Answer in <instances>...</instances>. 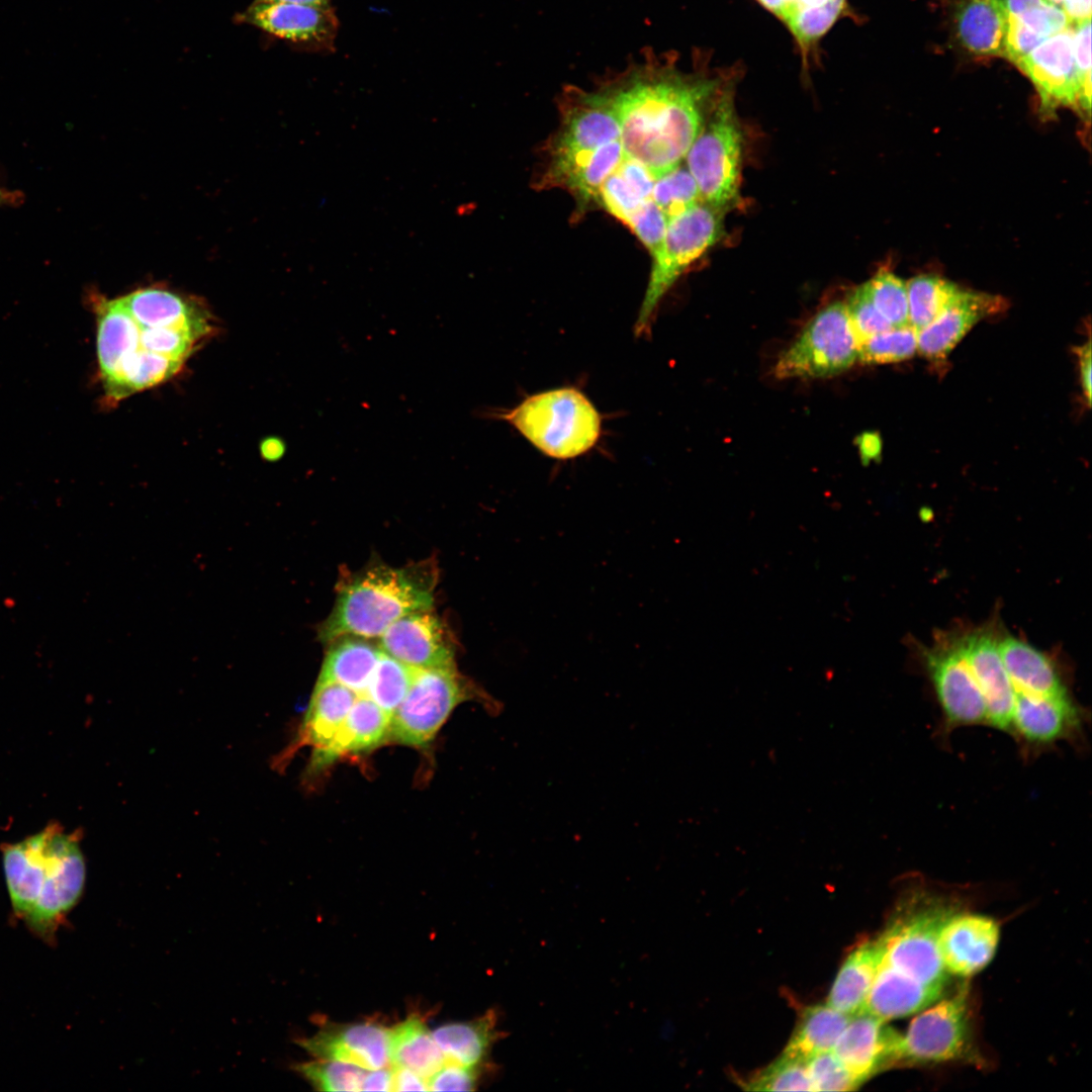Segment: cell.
I'll use <instances>...</instances> for the list:
<instances>
[{
  "label": "cell",
  "mask_w": 1092,
  "mask_h": 1092,
  "mask_svg": "<svg viewBox=\"0 0 1092 1092\" xmlns=\"http://www.w3.org/2000/svg\"><path fill=\"white\" fill-rule=\"evenodd\" d=\"M878 937L883 962L926 984L944 985L947 980L938 935L951 916L954 904L925 888L914 889Z\"/></svg>",
  "instance_id": "cell-6"
},
{
  "label": "cell",
  "mask_w": 1092,
  "mask_h": 1092,
  "mask_svg": "<svg viewBox=\"0 0 1092 1092\" xmlns=\"http://www.w3.org/2000/svg\"><path fill=\"white\" fill-rule=\"evenodd\" d=\"M958 642L984 697L988 726L1008 732L1015 691L1003 664L998 641L987 631H977Z\"/></svg>",
  "instance_id": "cell-22"
},
{
  "label": "cell",
  "mask_w": 1092,
  "mask_h": 1092,
  "mask_svg": "<svg viewBox=\"0 0 1092 1092\" xmlns=\"http://www.w3.org/2000/svg\"><path fill=\"white\" fill-rule=\"evenodd\" d=\"M1000 2L1006 13V16H1015L1021 14L1028 9L1044 3L1043 0H1000Z\"/></svg>",
  "instance_id": "cell-55"
},
{
  "label": "cell",
  "mask_w": 1092,
  "mask_h": 1092,
  "mask_svg": "<svg viewBox=\"0 0 1092 1092\" xmlns=\"http://www.w3.org/2000/svg\"><path fill=\"white\" fill-rule=\"evenodd\" d=\"M391 716L367 696H358L331 742L313 751L315 770L351 752L370 750L388 738Z\"/></svg>",
  "instance_id": "cell-25"
},
{
  "label": "cell",
  "mask_w": 1092,
  "mask_h": 1092,
  "mask_svg": "<svg viewBox=\"0 0 1092 1092\" xmlns=\"http://www.w3.org/2000/svg\"><path fill=\"white\" fill-rule=\"evenodd\" d=\"M909 326L917 332L929 325L960 290L940 276L918 275L906 282Z\"/></svg>",
  "instance_id": "cell-35"
},
{
  "label": "cell",
  "mask_w": 1092,
  "mask_h": 1092,
  "mask_svg": "<svg viewBox=\"0 0 1092 1092\" xmlns=\"http://www.w3.org/2000/svg\"><path fill=\"white\" fill-rule=\"evenodd\" d=\"M318 1091H361L367 1070L358 1066L328 1059H315L294 1067Z\"/></svg>",
  "instance_id": "cell-41"
},
{
  "label": "cell",
  "mask_w": 1092,
  "mask_h": 1092,
  "mask_svg": "<svg viewBox=\"0 0 1092 1092\" xmlns=\"http://www.w3.org/2000/svg\"><path fill=\"white\" fill-rule=\"evenodd\" d=\"M484 1069L466 1067L446 1062L428 1080L430 1091L475 1090Z\"/></svg>",
  "instance_id": "cell-48"
},
{
  "label": "cell",
  "mask_w": 1092,
  "mask_h": 1092,
  "mask_svg": "<svg viewBox=\"0 0 1092 1092\" xmlns=\"http://www.w3.org/2000/svg\"><path fill=\"white\" fill-rule=\"evenodd\" d=\"M924 665L940 710V737L961 727L988 726L984 697L958 641L927 650Z\"/></svg>",
  "instance_id": "cell-12"
},
{
  "label": "cell",
  "mask_w": 1092,
  "mask_h": 1092,
  "mask_svg": "<svg viewBox=\"0 0 1092 1092\" xmlns=\"http://www.w3.org/2000/svg\"><path fill=\"white\" fill-rule=\"evenodd\" d=\"M22 201V194L0 186V206H15Z\"/></svg>",
  "instance_id": "cell-56"
},
{
  "label": "cell",
  "mask_w": 1092,
  "mask_h": 1092,
  "mask_svg": "<svg viewBox=\"0 0 1092 1092\" xmlns=\"http://www.w3.org/2000/svg\"><path fill=\"white\" fill-rule=\"evenodd\" d=\"M470 690L455 666L418 669L391 716L388 738L403 745L428 744L455 707L470 698Z\"/></svg>",
  "instance_id": "cell-11"
},
{
  "label": "cell",
  "mask_w": 1092,
  "mask_h": 1092,
  "mask_svg": "<svg viewBox=\"0 0 1092 1092\" xmlns=\"http://www.w3.org/2000/svg\"><path fill=\"white\" fill-rule=\"evenodd\" d=\"M265 2H283L309 6H329L330 0H257Z\"/></svg>",
  "instance_id": "cell-57"
},
{
  "label": "cell",
  "mask_w": 1092,
  "mask_h": 1092,
  "mask_svg": "<svg viewBox=\"0 0 1092 1092\" xmlns=\"http://www.w3.org/2000/svg\"><path fill=\"white\" fill-rule=\"evenodd\" d=\"M318 680L341 684L359 696L368 688L372 672L382 650L358 636H341L331 641Z\"/></svg>",
  "instance_id": "cell-32"
},
{
  "label": "cell",
  "mask_w": 1092,
  "mask_h": 1092,
  "mask_svg": "<svg viewBox=\"0 0 1092 1092\" xmlns=\"http://www.w3.org/2000/svg\"><path fill=\"white\" fill-rule=\"evenodd\" d=\"M559 111L560 125L548 146L546 169L581 163L602 146L620 140L617 117L599 85L590 91L566 87Z\"/></svg>",
  "instance_id": "cell-10"
},
{
  "label": "cell",
  "mask_w": 1092,
  "mask_h": 1092,
  "mask_svg": "<svg viewBox=\"0 0 1092 1092\" xmlns=\"http://www.w3.org/2000/svg\"><path fill=\"white\" fill-rule=\"evenodd\" d=\"M883 957L878 938L857 945L844 960L826 1004L848 1015L861 1011Z\"/></svg>",
  "instance_id": "cell-31"
},
{
  "label": "cell",
  "mask_w": 1092,
  "mask_h": 1092,
  "mask_svg": "<svg viewBox=\"0 0 1092 1092\" xmlns=\"http://www.w3.org/2000/svg\"><path fill=\"white\" fill-rule=\"evenodd\" d=\"M998 649L1015 694L1046 698L1071 696L1055 664L1039 650L1014 637L998 641Z\"/></svg>",
  "instance_id": "cell-26"
},
{
  "label": "cell",
  "mask_w": 1092,
  "mask_h": 1092,
  "mask_svg": "<svg viewBox=\"0 0 1092 1092\" xmlns=\"http://www.w3.org/2000/svg\"><path fill=\"white\" fill-rule=\"evenodd\" d=\"M1079 358L1080 380L1087 405L1091 403V345L1090 341L1076 349Z\"/></svg>",
  "instance_id": "cell-54"
},
{
  "label": "cell",
  "mask_w": 1092,
  "mask_h": 1092,
  "mask_svg": "<svg viewBox=\"0 0 1092 1092\" xmlns=\"http://www.w3.org/2000/svg\"><path fill=\"white\" fill-rule=\"evenodd\" d=\"M899 1035L886 1021L861 1010L851 1015L832 1052L861 1085L882 1070L896 1066Z\"/></svg>",
  "instance_id": "cell-20"
},
{
  "label": "cell",
  "mask_w": 1092,
  "mask_h": 1092,
  "mask_svg": "<svg viewBox=\"0 0 1092 1092\" xmlns=\"http://www.w3.org/2000/svg\"><path fill=\"white\" fill-rule=\"evenodd\" d=\"M968 988L934 1002L919 1013L900 1034L896 1066L940 1064L977 1060L972 1041Z\"/></svg>",
  "instance_id": "cell-9"
},
{
  "label": "cell",
  "mask_w": 1092,
  "mask_h": 1092,
  "mask_svg": "<svg viewBox=\"0 0 1092 1092\" xmlns=\"http://www.w3.org/2000/svg\"><path fill=\"white\" fill-rule=\"evenodd\" d=\"M859 342L845 301L822 307L796 340L779 356L774 367L778 379L829 378L849 369L858 359Z\"/></svg>",
  "instance_id": "cell-8"
},
{
  "label": "cell",
  "mask_w": 1092,
  "mask_h": 1092,
  "mask_svg": "<svg viewBox=\"0 0 1092 1092\" xmlns=\"http://www.w3.org/2000/svg\"><path fill=\"white\" fill-rule=\"evenodd\" d=\"M1087 712L1072 696L1015 694L1008 732L1027 759L1060 741L1082 744Z\"/></svg>",
  "instance_id": "cell-13"
},
{
  "label": "cell",
  "mask_w": 1092,
  "mask_h": 1092,
  "mask_svg": "<svg viewBox=\"0 0 1092 1092\" xmlns=\"http://www.w3.org/2000/svg\"><path fill=\"white\" fill-rule=\"evenodd\" d=\"M298 1044L314 1059L349 1063L365 1070L390 1066L389 1028L375 1022L322 1026Z\"/></svg>",
  "instance_id": "cell-18"
},
{
  "label": "cell",
  "mask_w": 1092,
  "mask_h": 1092,
  "mask_svg": "<svg viewBox=\"0 0 1092 1092\" xmlns=\"http://www.w3.org/2000/svg\"><path fill=\"white\" fill-rule=\"evenodd\" d=\"M953 16L964 49L981 57L1004 56L1007 16L1000 0H957Z\"/></svg>",
  "instance_id": "cell-28"
},
{
  "label": "cell",
  "mask_w": 1092,
  "mask_h": 1092,
  "mask_svg": "<svg viewBox=\"0 0 1092 1092\" xmlns=\"http://www.w3.org/2000/svg\"><path fill=\"white\" fill-rule=\"evenodd\" d=\"M737 86L719 97L684 160L702 201L725 213L740 199L743 135L736 110Z\"/></svg>",
  "instance_id": "cell-5"
},
{
  "label": "cell",
  "mask_w": 1092,
  "mask_h": 1092,
  "mask_svg": "<svg viewBox=\"0 0 1092 1092\" xmlns=\"http://www.w3.org/2000/svg\"><path fill=\"white\" fill-rule=\"evenodd\" d=\"M496 417L540 452L559 460L586 453L601 436L599 412L581 391L572 387L536 393Z\"/></svg>",
  "instance_id": "cell-4"
},
{
  "label": "cell",
  "mask_w": 1092,
  "mask_h": 1092,
  "mask_svg": "<svg viewBox=\"0 0 1092 1092\" xmlns=\"http://www.w3.org/2000/svg\"><path fill=\"white\" fill-rule=\"evenodd\" d=\"M918 332L911 326L892 328L859 344L858 360L866 364L895 363L917 351Z\"/></svg>",
  "instance_id": "cell-42"
},
{
  "label": "cell",
  "mask_w": 1092,
  "mask_h": 1092,
  "mask_svg": "<svg viewBox=\"0 0 1092 1092\" xmlns=\"http://www.w3.org/2000/svg\"><path fill=\"white\" fill-rule=\"evenodd\" d=\"M418 669L382 651L363 696L392 716L406 696Z\"/></svg>",
  "instance_id": "cell-37"
},
{
  "label": "cell",
  "mask_w": 1092,
  "mask_h": 1092,
  "mask_svg": "<svg viewBox=\"0 0 1092 1092\" xmlns=\"http://www.w3.org/2000/svg\"><path fill=\"white\" fill-rule=\"evenodd\" d=\"M81 832L57 821L15 843L1 844L2 864L14 915L47 942L78 904L86 882Z\"/></svg>",
  "instance_id": "cell-2"
},
{
  "label": "cell",
  "mask_w": 1092,
  "mask_h": 1092,
  "mask_svg": "<svg viewBox=\"0 0 1092 1092\" xmlns=\"http://www.w3.org/2000/svg\"><path fill=\"white\" fill-rule=\"evenodd\" d=\"M645 201L647 200L640 197L617 170L602 185L598 200L607 211L625 224Z\"/></svg>",
  "instance_id": "cell-46"
},
{
  "label": "cell",
  "mask_w": 1092,
  "mask_h": 1092,
  "mask_svg": "<svg viewBox=\"0 0 1092 1092\" xmlns=\"http://www.w3.org/2000/svg\"><path fill=\"white\" fill-rule=\"evenodd\" d=\"M845 303L852 329L859 344L877 334L892 329L890 324L874 306L864 283L849 293Z\"/></svg>",
  "instance_id": "cell-45"
},
{
  "label": "cell",
  "mask_w": 1092,
  "mask_h": 1092,
  "mask_svg": "<svg viewBox=\"0 0 1092 1092\" xmlns=\"http://www.w3.org/2000/svg\"><path fill=\"white\" fill-rule=\"evenodd\" d=\"M813 1091H851L860 1085L832 1052L808 1060Z\"/></svg>",
  "instance_id": "cell-43"
},
{
  "label": "cell",
  "mask_w": 1092,
  "mask_h": 1092,
  "mask_svg": "<svg viewBox=\"0 0 1092 1092\" xmlns=\"http://www.w3.org/2000/svg\"><path fill=\"white\" fill-rule=\"evenodd\" d=\"M198 341H200L198 338L183 331L140 326L142 348L182 363L191 354Z\"/></svg>",
  "instance_id": "cell-44"
},
{
  "label": "cell",
  "mask_w": 1092,
  "mask_h": 1092,
  "mask_svg": "<svg viewBox=\"0 0 1092 1092\" xmlns=\"http://www.w3.org/2000/svg\"><path fill=\"white\" fill-rule=\"evenodd\" d=\"M999 296L960 289L942 311L917 335V351L931 361L944 360L981 320L1002 311Z\"/></svg>",
  "instance_id": "cell-21"
},
{
  "label": "cell",
  "mask_w": 1092,
  "mask_h": 1092,
  "mask_svg": "<svg viewBox=\"0 0 1092 1092\" xmlns=\"http://www.w3.org/2000/svg\"><path fill=\"white\" fill-rule=\"evenodd\" d=\"M238 19L307 49H332L339 22L330 6L255 0Z\"/></svg>",
  "instance_id": "cell-14"
},
{
  "label": "cell",
  "mask_w": 1092,
  "mask_h": 1092,
  "mask_svg": "<svg viewBox=\"0 0 1092 1092\" xmlns=\"http://www.w3.org/2000/svg\"><path fill=\"white\" fill-rule=\"evenodd\" d=\"M742 1084L752 1091H813L808 1061L785 1054Z\"/></svg>",
  "instance_id": "cell-39"
},
{
  "label": "cell",
  "mask_w": 1092,
  "mask_h": 1092,
  "mask_svg": "<svg viewBox=\"0 0 1092 1092\" xmlns=\"http://www.w3.org/2000/svg\"><path fill=\"white\" fill-rule=\"evenodd\" d=\"M617 172L640 197L645 200L651 198L655 178L643 165L625 157Z\"/></svg>",
  "instance_id": "cell-50"
},
{
  "label": "cell",
  "mask_w": 1092,
  "mask_h": 1092,
  "mask_svg": "<svg viewBox=\"0 0 1092 1092\" xmlns=\"http://www.w3.org/2000/svg\"><path fill=\"white\" fill-rule=\"evenodd\" d=\"M725 214L701 201L668 219L663 241L652 256L647 288L634 326L636 337L651 333L663 296L689 267L722 239Z\"/></svg>",
  "instance_id": "cell-7"
},
{
  "label": "cell",
  "mask_w": 1092,
  "mask_h": 1092,
  "mask_svg": "<svg viewBox=\"0 0 1092 1092\" xmlns=\"http://www.w3.org/2000/svg\"><path fill=\"white\" fill-rule=\"evenodd\" d=\"M1073 50L1082 89L1091 83V19L1073 23Z\"/></svg>",
  "instance_id": "cell-49"
},
{
  "label": "cell",
  "mask_w": 1092,
  "mask_h": 1092,
  "mask_svg": "<svg viewBox=\"0 0 1092 1092\" xmlns=\"http://www.w3.org/2000/svg\"><path fill=\"white\" fill-rule=\"evenodd\" d=\"M380 649L419 669L454 667V647L444 625L430 610L407 614L381 635Z\"/></svg>",
  "instance_id": "cell-17"
},
{
  "label": "cell",
  "mask_w": 1092,
  "mask_h": 1092,
  "mask_svg": "<svg viewBox=\"0 0 1092 1092\" xmlns=\"http://www.w3.org/2000/svg\"><path fill=\"white\" fill-rule=\"evenodd\" d=\"M359 695L329 680H318L301 725L297 746L309 745L317 751L328 745L345 721Z\"/></svg>",
  "instance_id": "cell-30"
},
{
  "label": "cell",
  "mask_w": 1092,
  "mask_h": 1092,
  "mask_svg": "<svg viewBox=\"0 0 1092 1092\" xmlns=\"http://www.w3.org/2000/svg\"><path fill=\"white\" fill-rule=\"evenodd\" d=\"M389 1059L390 1066L407 1068L426 1080L446 1063L432 1031L418 1014L389 1028Z\"/></svg>",
  "instance_id": "cell-33"
},
{
  "label": "cell",
  "mask_w": 1092,
  "mask_h": 1092,
  "mask_svg": "<svg viewBox=\"0 0 1092 1092\" xmlns=\"http://www.w3.org/2000/svg\"><path fill=\"white\" fill-rule=\"evenodd\" d=\"M999 938L1000 927L993 918L954 912L938 935V949L945 971L962 978L981 972L994 958Z\"/></svg>",
  "instance_id": "cell-19"
},
{
  "label": "cell",
  "mask_w": 1092,
  "mask_h": 1092,
  "mask_svg": "<svg viewBox=\"0 0 1092 1092\" xmlns=\"http://www.w3.org/2000/svg\"><path fill=\"white\" fill-rule=\"evenodd\" d=\"M787 28L801 61L802 75L809 77L820 65L821 41L843 18L858 16L848 0H753Z\"/></svg>",
  "instance_id": "cell-15"
},
{
  "label": "cell",
  "mask_w": 1092,
  "mask_h": 1092,
  "mask_svg": "<svg viewBox=\"0 0 1092 1092\" xmlns=\"http://www.w3.org/2000/svg\"><path fill=\"white\" fill-rule=\"evenodd\" d=\"M1061 9L1072 23L1091 19V0H1043Z\"/></svg>",
  "instance_id": "cell-52"
},
{
  "label": "cell",
  "mask_w": 1092,
  "mask_h": 1092,
  "mask_svg": "<svg viewBox=\"0 0 1092 1092\" xmlns=\"http://www.w3.org/2000/svg\"><path fill=\"white\" fill-rule=\"evenodd\" d=\"M392 1070L391 1091H428V1083L425 1078L416 1072L403 1068L390 1066Z\"/></svg>",
  "instance_id": "cell-51"
},
{
  "label": "cell",
  "mask_w": 1092,
  "mask_h": 1092,
  "mask_svg": "<svg viewBox=\"0 0 1092 1092\" xmlns=\"http://www.w3.org/2000/svg\"><path fill=\"white\" fill-rule=\"evenodd\" d=\"M121 299L142 327L179 330L199 340L210 332L202 306L176 292L147 287L128 293Z\"/></svg>",
  "instance_id": "cell-23"
},
{
  "label": "cell",
  "mask_w": 1092,
  "mask_h": 1092,
  "mask_svg": "<svg viewBox=\"0 0 1092 1092\" xmlns=\"http://www.w3.org/2000/svg\"><path fill=\"white\" fill-rule=\"evenodd\" d=\"M1015 65L1033 83L1043 110L1078 108L1081 83L1074 59L1073 24L1046 38Z\"/></svg>",
  "instance_id": "cell-16"
},
{
  "label": "cell",
  "mask_w": 1092,
  "mask_h": 1092,
  "mask_svg": "<svg viewBox=\"0 0 1092 1092\" xmlns=\"http://www.w3.org/2000/svg\"><path fill=\"white\" fill-rule=\"evenodd\" d=\"M97 321V358L102 384L116 372L120 363L139 351L140 326L121 297L95 300Z\"/></svg>",
  "instance_id": "cell-27"
},
{
  "label": "cell",
  "mask_w": 1092,
  "mask_h": 1092,
  "mask_svg": "<svg viewBox=\"0 0 1092 1092\" xmlns=\"http://www.w3.org/2000/svg\"><path fill=\"white\" fill-rule=\"evenodd\" d=\"M667 222L668 219L665 214L650 198L632 215L626 225L631 229L653 256L663 241Z\"/></svg>",
  "instance_id": "cell-47"
},
{
  "label": "cell",
  "mask_w": 1092,
  "mask_h": 1092,
  "mask_svg": "<svg viewBox=\"0 0 1092 1092\" xmlns=\"http://www.w3.org/2000/svg\"><path fill=\"white\" fill-rule=\"evenodd\" d=\"M743 75L742 63L716 66L702 49L689 64L673 51L648 49L598 85L617 117L625 157L656 179L684 162L714 104Z\"/></svg>",
  "instance_id": "cell-1"
},
{
  "label": "cell",
  "mask_w": 1092,
  "mask_h": 1092,
  "mask_svg": "<svg viewBox=\"0 0 1092 1092\" xmlns=\"http://www.w3.org/2000/svg\"><path fill=\"white\" fill-rule=\"evenodd\" d=\"M944 985L920 982L882 962L862 1010L884 1021L922 1011L938 999Z\"/></svg>",
  "instance_id": "cell-24"
},
{
  "label": "cell",
  "mask_w": 1092,
  "mask_h": 1092,
  "mask_svg": "<svg viewBox=\"0 0 1092 1092\" xmlns=\"http://www.w3.org/2000/svg\"><path fill=\"white\" fill-rule=\"evenodd\" d=\"M392 1070L389 1066L367 1070L362 1082L361 1091H391Z\"/></svg>",
  "instance_id": "cell-53"
},
{
  "label": "cell",
  "mask_w": 1092,
  "mask_h": 1092,
  "mask_svg": "<svg viewBox=\"0 0 1092 1092\" xmlns=\"http://www.w3.org/2000/svg\"><path fill=\"white\" fill-rule=\"evenodd\" d=\"M850 1017L828 1004L806 1007L783 1054L808 1061L832 1051Z\"/></svg>",
  "instance_id": "cell-34"
},
{
  "label": "cell",
  "mask_w": 1092,
  "mask_h": 1092,
  "mask_svg": "<svg viewBox=\"0 0 1092 1092\" xmlns=\"http://www.w3.org/2000/svg\"><path fill=\"white\" fill-rule=\"evenodd\" d=\"M432 1034L446 1062L479 1069L487 1068L491 1049L503 1036L494 1010L469 1021L446 1023Z\"/></svg>",
  "instance_id": "cell-29"
},
{
  "label": "cell",
  "mask_w": 1092,
  "mask_h": 1092,
  "mask_svg": "<svg viewBox=\"0 0 1092 1092\" xmlns=\"http://www.w3.org/2000/svg\"><path fill=\"white\" fill-rule=\"evenodd\" d=\"M433 582L415 568L370 567L341 586L318 638L380 637L399 618L432 608Z\"/></svg>",
  "instance_id": "cell-3"
},
{
  "label": "cell",
  "mask_w": 1092,
  "mask_h": 1092,
  "mask_svg": "<svg viewBox=\"0 0 1092 1092\" xmlns=\"http://www.w3.org/2000/svg\"><path fill=\"white\" fill-rule=\"evenodd\" d=\"M651 199L667 219L702 201L697 183L685 162L655 179Z\"/></svg>",
  "instance_id": "cell-38"
},
{
  "label": "cell",
  "mask_w": 1092,
  "mask_h": 1092,
  "mask_svg": "<svg viewBox=\"0 0 1092 1092\" xmlns=\"http://www.w3.org/2000/svg\"><path fill=\"white\" fill-rule=\"evenodd\" d=\"M625 158L621 141H614L599 148L588 162L568 182L565 189L583 209L598 202L602 185Z\"/></svg>",
  "instance_id": "cell-36"
},
{
  "label": "cell",
  "mask_w": 1092,
  "mask_h": 1092,
  "mask_svg": "<svg viewBox=\"0 0 1092 1092\" xmlns=\"http://www.w3.org/2000/svg\"><path fill=\"white\" fill-rule=\"evenodd\" d=\"M864 284L874 306L892 328L909 326L907 286L903 279L881 269Z\"/></svg>",
  "instance_id": "cell-40"
}]
</instances>
